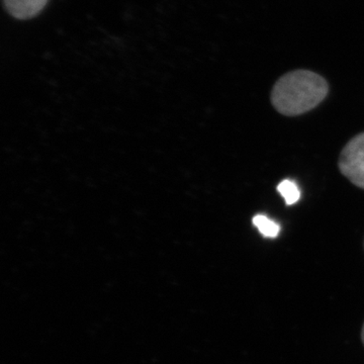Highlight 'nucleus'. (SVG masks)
<instances>
[{
    "mask_svg": "<svg viewBox=\"0 0 364 364\" xmlns=\"http://www.w3.org/2000/svg\"><path fill=\"white\" fill-rule=\"evenodd\" d=\"M328 91L329 86L322 76L312 71L296 70L275 83L272 102L284 116H299L315 109L327 97Z\"/></svg>",
    "mask_w": 364,
    "mask_h": 364,
    "instance_id": "1",
    "label": "nucleus"
},
{
    "mask_svg": "<svg viewBox=\"0 0 364 364\" xmlns=\"http://www.w3.org/2000/svg\"><path fill=\"white\" fill-rule=\"evenodd\" d=\"M339 169L358 188L364 189V133L345 146L339 158Z\"/></svg>",
    "mask_w": 364,
    "mask_h": 364,
    "instance_id": "2",
    "label": "nucleus"
},
{
    "mask_svg": "<svg viewBox=\"0 0 364 364\" xmlns=\"http://www.w3.org/2000/svg\"><path fill=\"white\" fill-rule=\"evenodd\" d=\"M6 11L18 20H30L45 9L49 0H4Z\"/></svg>",
    "mask_w": 364,
    "mask_h": 364,
    "instance_id": "3",
    "label": "nucleus"
},
{
    "mask_svg": "<svg viewBox=\"0 0 364 364\" xmlns=\"http://www.w3.org/2000/svg\"><path fill=\"white\" fill-rule=\"evenodd\" d=\"M254 226L265 238H277L280 232V226L277 222L264 215H257L252 219Z\"/></svg>",
    "mask_w": 364,
    "mask_h": 364,
    "instance_id": "4",
    "label": "nucleus"
},
{
    "mask_svg": "<svg viewBox=\"0 0 364 364\" xmlns=\"http://www.w3.org/2000/svg\"><path fill=\"white\" fill-rule=\"evenodd\" d=\"M277 191L284 198L287 205H294L301 198V191L298 184L291 179H284L277 186Z\"/></svg>",
    "mask_w": 364,
    "mask_h": 364,
    "instance_id": "5",
    "label": "nucleus"
},
{
    "mask_svg": "<svg viewBox=\"0 0 364 364\" xmlns=\"http://www.w3.org/2000/svg\"><path fill=\"white\" fill-rule=\"evenodd\" d=\"M361 337H363V344H364V325H363V334H361Z\"/></svg>",
    "mask_w": 364,
    "mask_h": 364,
    "instance_id": "6",
    "label": "nucleus"
}]
</instances>
